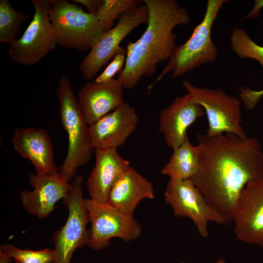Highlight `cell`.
<instances>
[{"instance_id":"ba28073f","label":"cell","mask_w":263,"mask_h":263,"mask_svg":"<svg viewBox=\"0 0 263 263\" xmlns=\"http://www.w3.org/2000/svg\"><path fill=\"white\" fill-rule=\"evenodd\" d=\"M149 18L148 8L144 3L122 13L116 24L98 38L82 60L79 70L83 77L92 81L99 70L116 55L126 54V50L120 46V43L135 28L147 23Z\"/></svg>"},{"instance_id":"ffe728a7","label":"cell","mask_w":263,"mask_h":263,"mask_svg":"<svg viewBox=\"0 0 263 263\" xmlns=\"http://www.w3.org/2000/svg\"><path fill=\"white\" fill-rule=\"evenodd\" d=\"M199 153V146L192 145L187 136L183 143L173 150L169 161L162 169V173L170 179H192L198 170Z\"/></svg>"},{"instance_id":"4dcf8cb0","label":"cell","mask_w":263,"mask_h":263,"mask_svg":"<svg viewBox=\"0 0 263 263\" xmlns=\"http://www.w3.org/2000/svg\"><path fill=\"white\" fill-rule=\"evenodd\" d=\"M15 263H20L19 262H18V261H15Z\"/></svg>"},{"instance_id":"7402d4cb","label":"cell","mask_w":263,"mask_h":263,"mask_svg":"<svg viewBox=\"0 0 263 263\" xmlns=\"http://www.w3.org/2000/svg\"><path fill=\"white\" fill-rule=\"evenodd\" d=\"M230 42L232 50L239 58L254 59L263 68V46L256 44L244 29L240 27L234 28L231 34Z\"/></svg>"},{"instance_id":"2e32d148","label":"cell","mask_w":263,"mask_h":263,"mask_svg":"<svg viewBox=\"0 0 263 263\" xmlns=\"http://www.w3.org/2000/svg\"><path fill=\"white\" fill-rule=\"evenodd\" d=\"M29 181L34 189L20 192L21 204L27 212L40 219L47 217L55 209L56 202L63 199L71 188V184L58 173L53 175L31 174Z\"/></svg>"},{"instance_id":"7c38bea8","label":"cell","mask_w":263,"mask_h":263,"mask_svg":"<svg viewBox=\"0 0 263 263\" xmlns=\"http://www.w3.org/2000/svg\"><path fill=\"white\" fill-rule=\"evenodd\" d=\"M232 223L237 240L263 247V178L248 183L243 189Z\"/></svg>"},{"instance_id":"3957f363","label":"cell","mask_w":263,"mask_h":263,"mask_svg":"<svg viewBox=\"0 0 263 263\" xmlns=\"http://www.w3.org/2000/svg\"><path fill=\"white\" fill-rule=\"evenodd\" d=\"M56 95L61 122L68 136L67 152L58 168V173L64 181L69 182L76 175V169L89 162L95 149L92 143L89 126L66 76L60 77Z\"/></svg>"},{"instance_id":"d6986e66","label":"cell","mask_w":263,"mask_h":263,"mask_svg":"<svg viewBox=\"0 0 263 263\" xmlns=\"http://www.w3.org/2000/svg\"><path fill=\"white\" fill-rule=\"evenodd\" d=\"M154 197L152 183L130 166L113 184L107 203L122 212L133 215L142 200Z\"/></svg>"},{"instance_id":"4316f807","label":"cell","mask_w":263,"mask_h":263,"mask_svg":"<svg viewBox=\"0 0 263 263\" xmlns=\"http://www.w3.org/2000/svg\"><path fill=\"white\" fill-rule=\"evenodd\" d=\"M75 3H79L84 6L89 13H95L101 6L102 0H73Z\"/></svg>"},{"instance_id":"5b68a950","label":"cell","mask_w":263,"mask_h":263,"mask_svg":"<svg viewBox=\"0 0 263 263\" xmlns=\"http://www.w3.org/2000/svg\"><path fill=\"white\" fill-rule=\"evenodd\" d=\"M49 16L57 44L66 49L90 51L105 32L94 13L66 0H52Z\"/></svg>"},{"instance_id":"484cf974","label":"cell","mask_w":263,"mask_h":263,"mask_svg":"<svg viewBox=\"0 0 263 263\" xmlns=\"http://www.w3.org/2000/svg\"><path fill=\"white\" fill-rule=\"evenodd\" d=\"M239 90L240 100L248 110L253 109L263 96V89L255 91L247 87H239Z\"/></svg>"},{"instance_id":"cb8c5ba5","label":"cell","mask_w":263,"mask_h":263,"mask_svg":"<svg viewBox=\"0 0 263 263\" xmlns=\"http://www.w3.org/2000/svg\"><path fill=\"white\" fill-rule=\"evenodd\" d=\"M0 252L7 257L21 263H54L56 259L55 251L52 248L32 250L5 244L1 246Z\"/></svg>"},{"instance_id":"e0dca14e","label":"cell","mask_w":263,"mask_h":263,"mask_svg":"<svg viewBox=\"0 0 263 263\" xmlns=\"http://www.w3.org/2000/svg\"><path fill=\"white\" fill-rule=\"evenodd\" d=\"M123 87L118 79L104 82L91 81L80 90L78 102L89 126L124 102Z\"/></svg>"},{"instance_id":"6da1fadb","label":"cell","mask_w":263,"mask_h":263,"mask_svg":"<svg viewBox=\"0 0 263 263\" xmlns=\"http://www.w3.org/2000/svg\"><path fill=\"white\" fill-rule=\"evenodd\" d=\"M199 168L192 178L208 203L232 223L240 195L246 185L263 178V150L256 138L223 133L197 135Z\"/></svg>"},{"instance_id":"44dd1931","label":"cell","mask_w":263,"mask_h":263,"mask_svg":"<svg viewBox=\"0 0 263 263\" xmlns=\"http://www.w3.org/2000/svg\"><path fill=\"white\" fill-rule=\"evenodd\" d=\"M30 16L15 9L8 0H0V42L14 43L20 34V27Z\"/></svg>"},{"instance_id":"8992f818","label":"cell","mask_w":263,"mask_h":263,"mask_svg":"<svg viewBox=\"0 0 263 263\" xmlns=\"http://www.w3.org/2000/svg\"><path fill=\"white\" fill-rule=\"evenodd\" d=\"M182 84L206 113L207 135L230 133L242 138L247 137L241 125L240 99L228 95L221 88L196 87L187 79H184Z\"/></svg>"},{"instance_id":"603a6c76","label":"cell","mask_w":263,"mask_h":263,"mask_svg":"<svg viewBox=\"0 0 263 263\" xmlns=\"http://www.w3.org/2000/svg\"><path fill=\"white\" fill-rule=\"evenodd\" d=\"M137 0H103L101 6L94 13L105 32L111 29L114 20L123 13L139 5Z\"/></svg>"},{"instance_id":"f1b7e54d","label":"cell","mask_w":263,"mask_h":263,"mask_svg":"<svg viewBox=\"0 0 263 263\" xmlns=\"http://www.w3.org/2000/svg\"><path fill=\"white\" fill-rule=\"evenodd\" d=\"M12 261V259L7 257L1 252H0V263H10Z\"/></svg>"},{"instance_id":"30bf717a","label":"cell","mask_w":263,"mask_h":263,"mask_svg":"<svg viewBox=\"0 0 263 263\" xmlns=\"http://www.w3.org/2000/svg\"><path fill=\"white\" fill-rule=\"evenodd\" d=\"M85 204L91 224L89 247L99 250L107 247L111 238L128 242L140 236L141 227L133 215L91 198L85 199Z\"/></svg>"},{"instance_id":"4fadbf2b","label":"cell","mask_w":263,"mask_h":263,"mask_svg":"<svg viewBox=\"0 0 263 263\" xmlns=\"http://www.w3.org/2000/svg\"><path fill=\"white\" fill-rule=\"evenodd\" d=\"M138 122L135 109L124 101L89 126L93 147L94 149H117L134 132Z\"/></svg>"},{"instance_id":"5bb4252c","label":"cell","mask_w":263,"mask_h":263,"mask_svg":"<svg viewBox=\"0 0 263 263\" xmlns=\"http://www.w3.org/2000/svg\"><path fill=\"white\" fill-rule=\"evenodd\" d=\"M205 113L204 109L188 93L176 96L159 116V130L167 146L173 150L180 147L188 136V128Z\"/></svg>"},{"instance_id":"277c9868","label":"cell","mask_w":263,"mask_h":263,"mask_svg":"<svg viewBox=\"0 0 263 263\" xmlns=\"http://www.w3.org/2000/svg\"><path fill=\"white\" fill-rule=\"evenodd\" d=\"M228 0H207L203 19L193 30L190 38L176 45L166 65L155 80L148 86L150 91L154 84L171 74L179 77L205 63L214 62L218 56V48L211 38L212 25L223 5Z\"/></svg>"},{"instance_id":"9c48e42d","label":"cell","mask_w":263,"mask_h":263,"mask_svg":"<svg viewBox=\"0 0 263 263\" xmlns=\"http://www.w3.org/2000/svg\"><path fill=\"white\" fill-rule=\"evenodd\" d=\"M35 13L21 37L9 45L8 54L16 63H38L57 44L49 16L52 0H31Z\"/></svg>"},{"instance_id":"f546056e","label":"cell","mask_w":263,"mask_h":263,"mask_svg":"<svg viewBox=\"0 0 263 263\" xmlns=\"http://www.w3.org/2000/svg\"><path fill=\"white\" fill-rule=\"evenodd\" d=\"M181 263H187L185 262H182ZM215 263H226V262H225L224 260L220 258L218 260L216 261Z\"/></svg>"},{"instance_id":"9a60e30c","label":"cell","mask_w":263,"mask_h":263,"mask_svg":"<svg viewBox=\"0 0 263 263\" xmlns=\"http://www.w3.org/2000/svg\"><path fill=\"white\" fill-rule=\"evenodd\" d=\"M12 143L20 156L31 162L38 175H53L58 173L46 130L34 127L17 128L14 131Z\"/></svg>"},{"instance_id":"8fae6325","label":"cell","mask_w":263,"mask_h":263,"mask_svg":"<svg viewBox=\"0 0 263 263\" xmlns=\"http://www.w3.org/2000/svg\"><path fill=\"white\" fill-rule=\"evenodd\" d=\"M164 196L165 203L171 207L174 215L191 219L199 234L203 238L208 236L209 222L226 225L224 218L208 203L191 178L170 179Z\"/></svg>"},{"instance_id":"ac0fdd59","label":"cell","mask_w":263,"mask_h":263,"mask_svg":"<svg viewBox=\"0 0 263 263\" xmlns=\"http://www.w3.org/2000/svg\"><path fill=\"white\" fill-rule=\"evenodd\" d=\"M95 163L87 181L91 199L106 203L109 191L116 179L129 167L116 148L96 149Z\"/></svg>"},{"instance_id":"52a82bcc","label":"cell","mask_w":263,"mask_h":263,"mask_svg":"<svg viewBox=\"0 0 263 263\" xmlns=\"http://www.w3.org/2000/svg\"><path fill=\"white\" fill-rule=\"evenodd\" d=\"M82 176L75 175L71 183V188L63 198L68 208V216L65 225L53 234L56 259L54 263H70L75 250L87 245L90 231L86 228L89 222L83 197Z\"/></svg>"},{"instance_id":"7a4b0ae2","label":"cell","mask_w":263,"mask_h":263,"mask_svg":"<svg viewBox=\"0 0 263 263\" xmlns=\"http://www.w3.org/2000/svg\"><path fill=\"white\" fill-rule=\"evenodd\" d=\"M149 18L141 37L129 42L126 57L117 79L124 88L131 89L143 77L153 76L158 65L168 61L176 45L173 31L180 25L191 22L188 10L175 0H145Z\"/></svg>"},{"instance_id":"83f0119b","label":"cell","mask_w":263,"mask_h":263,"mask_svg":"<svg viewBox=\"0 0 263 263\" xmlns=\"http://www.w3.org/2000/svg\"><path fill=\"white\" fill-rule=\"evenodd\" d=\"M263 7V0H255L254 5L244 19L258 18L261 14V9Z\"/></svg>"},{"instance_id":"d4e9b609","label":"cell","mask_w":263,"mask_h":263,"mask_svg":"<svg viewBox=\"0 0 263 263\" xmlns=\"http://www.w3.org/2000/svg\"><path fill=\"white\" fill-rule=\"evenodd\" d=\"M126 54L118 53L116 55L111 62L107 66L104 71L94 80L97 82H104L113 78V76L119 73L124 66ZM124 67V66H123Z\"/></svg>"}]
</instances>
